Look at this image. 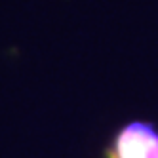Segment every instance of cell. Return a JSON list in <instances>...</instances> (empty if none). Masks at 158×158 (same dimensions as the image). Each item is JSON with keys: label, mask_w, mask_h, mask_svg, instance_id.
<instances>
[{"label": "cell", "mask_w": 158, "mask_h": 158, "mask_svg": "<svg viewBox=\"0 0 158 158\" xmlns=\"http://www.w3.org/2000/svg\"><path fill=\"white\" fill-rule=\"evenodd\" d=\"M107 158H158V130L141 120L126 124L116 133Z\"/></svg>", "instance_id": "cell-1"}]
</instances>
